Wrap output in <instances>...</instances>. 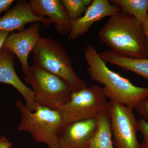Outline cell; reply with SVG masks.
I'll list each match as a JSON object with an SVG mask.
<instances>
[{
  "label": "cell",
  "instance_id": "obj_11",
  "mask_svg": "<svg viewBox=\"0 0 148 148\" xmlns=\"http://www.w3.org/2000/svg\"><path fill=\"white\" fill-rule=\"evenodd\" d=\"M33 13L36 16H47L54 24L56 31L64 36H69L72 21L69 18L59 0H31L29 2Z\"/></svg>",
  "mask_w": 148,
  "mask_h": 148
},
{
  "label": "cell",
  "instance_id": "obj_22",
  "mask_svg": "<svg viewBox=\"0 0 148 148\" xmlns=\"http://www.w3.org/2000/svg\"><path fill=\"white\" fill-rule=\"evenodd\" d=\"M13 146V143L8 140L5 136L0 138V148H11Z\"/></svg>",
  "mask_w": 148,
  "mask_h": 148
},
{
  "label": "cell",
  "instance_id": "obj_18",
  "mask_svg": "<svg viewBox=\"0 0 148 148\" xmlns=\"http://www.w3.org/2000/svg\"><path fill=\"white\" fill-rule=\"evenodd\" d=\"M139 131L143 135V140L142 145V148H148V122L144 119L138 120Z\"/></svg>",
  "mask_w": 148,
  "mask_h": 148
},
{
  "label": "cell",
  "instance_id": "obj_12",
  "mask_svg": "<svg viewBox=\"0 0 148 148\" xmlns=\"http://www.w3.org/2000/svg\"><path fill=\"white\" fill-rule=\"evenodd\" d=\"M14 54L9 51L2 49L0 53V83L14 87L24 98L28 108L34 111L37 106L34 93L18 77L14 69Z\"/></svg>",
  "mask_w": 148,
  "mask_h": 148
},
{
  "label": "cell",
  "instance_id": "obj_23",
  "mask_svg": "<svg viewBox=\"0 0 148 148\" xmlns=\"http://www.w3.org/2000/svg\"><path fill=\"white\" fill-rule=\"evenodd\" d=\"M9 32L5 31H0V53L3 48L4 44L8 37L9 36Z\"/></svg>",
  "mask_w": 148,
  "mask_h": 148
},
{
  "label": "cell",
  "instance_id": "obj_19",
  "mask_svg": "<svg viewBox=\"0 0 148 148\" xmlns=\"http://www.w3.org/2000/svg\"><path fill=\"white\" fill-rule=\"evenodd\" d=\"M135 109L138 114L148 121V98L142 101Z\"/></svg>",
  "mask_w": 148,
  "mask_h": 148
},
{
  "label": "cell",
  "instance_id": "obj_6",
  "mask_svg": "<svg viewBox=\"0 0 148 148\" xmlns=\"http://www.w3.org/2000/svg\"><path fill=\"white\" fill-rule=\"evenodd\" d=\"M107 101L103 87L94 85L72 91L69 101L57 110L65 125L85 120L96 119L108 110Z\"/></svg>",
  "mask_w": 148,
  "mask_h": 148
},
{
  "label": "cell",
  "instance_id": "obj_20",
  "mask_svg": "<svg viewBox=\"0 0 148 148\" xmlns=\"http://www.w3.org/2000/svg\"><path fill=\"white\" fill-rule=\"evenodd\" d=\"M14 1L13 0H0V14L9 9Z\"/></svg>",
  "mask_w": 148,
  "mask_h": 148
},
{
  "label": "cell",
  "instance_id": "obj_24",
  "mask_svg": "<svg viewBox=\"0 0 148 148\" xmlns=\"http://www.w3.org/2000/svg\"><path fill=\"white\" fill-rule=\"evenodd\" d=\"M1 127H0V133H1Z\"/></svg>",
  "mask_w": 148,
  "mask_h": 148
},
{
  "label": "cell",
  "instance_id": "obj_8",
  "mask_svg": "<svg viewBox=\"0 0 148 148\" xmlns=\"http://www.w3.org/2000/svg\"><path fill=\"white\" fill-rule=\"evenodd\" d=\"M40 25L36 22L23 31L12 33L8 37L2 49L10 51L20 61L24 74L29 69V56L36 45L40 36Z\"/></svg>",
  "mask_w": 148,
  "mask_h": 148
},
{
  "label": "cell",
  "instance_id": "obj_13",
  "mask_svg": "<svg viewBox=\"0 0 148 148\" xmlns=\"http://www.w3.org/2000/svg\"><path fill=\"white\" fill-rule=\"evenodd\" d=\"M97 125L96 118L66 125L60 138L59 148H88Z\"/></svg>",
  "mask_w": 148,
  "mask_h": 148
},
{
  "label": "cell",
  "instance_id": "obj_7",
  "mask_svg": "<svg viewBox=\"0 0 148 148\" xmlns=\"http://www.w3.org/2000/svg\"><path fill=\"white\" fill-rule=\"evenodd\" d=\"M108 111L114 148H143L137 139L138 120L133 110L110 100Z\"/></svg>",
  "mask_w": 148,
  "mask_h": 148
},
{
  "label": "cell",
  "instance_id": "obj_15",
  "mask_svg": "<svg viewBox=\"0 0 148 148\" xmlns=\"http://www.w3.org/2000/svg\"><path fill=\"white\" fill-rule=\"evenodd\" d=\"M96 119L97 127L89 140L88 148H115L108 110L98 116Z\"/></svg>",
  "mask_w": 148,
  "mask_h": 148
},
{
  "label": "cell",
  "instance_id": "obj_17",
  "mask_svg": "<svg viewBox=\"0 0 148 148\" xmlns=\"http://www.w3.org/2000/svg\"><path fill=\"white\" fill-rule=\"evenodd\" d=\"M60 1L72 21L81 17L92 1V0H61Z\"/></svg>",
  "mask_w": 148,
  "mask_h": 148
},
{
  "label": "cell",
  "instance_id": "obj_4",
  "mask_svg": "<svg viewBox=\"0 0 148 148\" xmlns=\"http://www.w3.org/2000/svg\"><path fill=\"white\" fill-rule=\"evenodd\" d=\"M33 52L34 65L59 77L71 86L72 91L87 87L75 73L68 52L58 42L40 37Z\"/></svg>",
  "mask_w": 148,
  "mask_h": 148
},
{
  "label": "cell",
  "instance_id": "obj_21",
  "mask_svg": "<svg viewBox=\"0 0 148 148\" xmlns=\"http://www.w3.org/2000/svg\"><path fill=\"white\" fill-rule=\"evenodd\" d=\"M144 35L145 37L147 44V54L148 58V12L147 17L144 22L142 23Z\"/></svg>",
  "mask_w": 148,
  "mask_h": 148
},
{
  "label": "cell",
  "instance_id": "obj_5",
  "mask_svg": "<svg viewBox=\"0 0 148 148\" xmlns=\"http://www.w3.org/2000/svg\"><path fill=\"white\" fill-rule=\"evenodd\" d=\"M24 81L29 84L37 106L57 110L70 99L72 89L59 77L34 65L24 74Z\"/></svg>",
  "mask_w": 148,
  "mask_h": 148
},
{
  "label": "cell",
  "instance_id": "obj_16",
  "mask_svg": "<svg viewBox=\"0 0 148 148\" xmlns=\"http://www.w3.org/2000/svg\"><path fill=\"white\" fill-rule=\"evenodd\" d=\"M112 4L122 12L133 16L143 23L148 12V0H110Z\"/></svg>",
  "mask_w": 148,
  "mask_h": 148
},
{
  "label": "cell",
  "instance_id": "obj_3",
  "mask_svg": "<svg viewBox=\"0 0 148 148\" xmlns=\"http://www.w3.org/2000/svg\"><path fill=\"white\" fill-rule=\"evenodd\" d=\"M15 105L21 114L18 131L29 132L35 142L44 143L49 148H59L66 125L57 110L37 106L36 110L32 111L20 99Z\"/></svg>",
  "mask_w": 148,
  "mask_h": 148
},
{
  "label": "cell",
  "instance_id": "obj_2",
  "mask_svg": "<svg viewBox=\"0 0 148 148\" xmlns=\"http://www.w3.org/2000/svg\"><path fill=\"white\" fill-rule=\"evenodd\" d=\"M98 37L113 51L131 58H147L142 23L121 11L110 17Z\"/></svg>",
  "mask_w": 148,
  "mask_h": 148
},
{
  "label": "cell",
  "instance_id": "obj_1",
  "mask_svg": "<svg viewBox=\"0 0 148 148\" xmlns=\"http://www.w3.org/2000/svg\"><path fill=\"white\" fill-rule=\"evenodd\" d=\"M84 58L91 79L103 85L107 98L134 110L148 98V87L136 86L128 79L110 70L92 45L86 44Z\"/></svg>",
  "mask_w": 148,
  "mask_h": 148
},
{
  "label": "cell",
  "instance_id": "obj_9",
  "mask_svg": "<svg viewBox=\"0 0 148 148\" xmlns=\"http://www.w3.org/2000/svg\"><path fill=\"white\" fill-rule=\"evenodd\" d=\"M120 10L108 0H92L81 17L72 21L69 40H75L87 33L92 24L106 17L113 16Z\"/></svg>",
  "mask_w": 148,
  "mask_h": 148
},
{
  "label": "cell",
  "instance_id": "obj_10",
  "mask_svg": "<svg viewBox=\"0 0 148 148\" xmlns=\"http://www.w3.org/2000/svg\"><path fill=\"white\" fill-rule=\"evenodd\" d=\"M32 22H41L46 26L52 23L47 17H41L35 15L29 2L20 0L0 17V31L10 33L14 31L21 32L24 30L25 24Z\"/></svg>",
  "mask_w": 148,
  "mask_h": 148
},
{
  "label": "cell",
  "instance_id": "obj_14",
  "mask_svg": "<svg viewBox=\"0 0 148 148\" xmlns=\"http://www.w3.org/2000/svg\"><path fill=\"white\" fill-rule=\"evenodd\" d=\"M105 62L130 71L148 79V58H131L110 50L99 53Z\"/></svg>",
  "mask_w": 148,
  "mask_h": 148
}]
</instances>
